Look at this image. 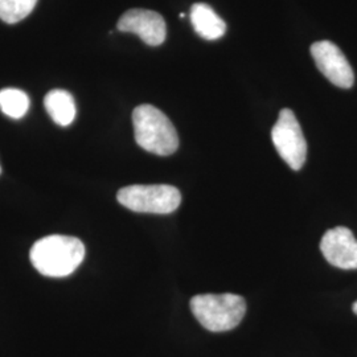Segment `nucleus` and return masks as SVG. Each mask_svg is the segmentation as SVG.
<instances>
[{"instance_id":"obj_13","label":"nucleus","mask_w":357,"mask_h":357,"mask_svg":"<svg viewBox=\"0 0 357 357\" xmlns=\"http://www.w3.org/2000/svg\"><path fill=\"white\" fill-rule=\"evenodd\" d=\"M352 310H354V312H355V314H356L357 315V301L356 302H355V303H354V306H352Z\"/></svg>"},{"instance_id":"obj_14","label":"nucleus","mask_w":357,"mask_h":357,"mask_svg":"<svg viewBox=\"0 0 357 357\" xmlns=\"http://www.w3.org/2000/svg\"><path fill=\"white\" fill-rule=\"evenodd\" d=\"M0 174H1V167H0Z\"/></svg>"},{"instance_id":"obj_7","label":"nucleus","mask_w":357,"mask_h":357,"mask_svg":"<svg viewBox=\"0 0 357 357\" xmlns=\"http://www.w3.org/2000/svg\"><path fill=\"white\" fill-rule=\"evenodd\" d=\"M118 31L134 33L151 47L165 43L167 26L163 16L151 10L132 8L121 16L116 24Z\"/></svg>"},{"instance_id":"obj_2","label":"nucleus","mask_w":357,"mask_h":357,"mask_svg":"<svg viewBox=\"0 0 357 357\" xmlns=\"http://www.w3.org/2000/svg\"><path fill=\"white\" fill-rule=\"evenodd\" d=\"M135 141L149 153L168 156L178 150L176 128L163 112L153 105H141L132 113Z\"/></svg>"},{"instance_id":"obj_11","label":"nucleus","mask_w":357,"mask_h":357,"mask_svg":"<svg viewBox=\"0 0 357 357\" xmlns=\"http://www.w3.org/2000/svg\"><path fill=\"white\" fill-rule=\"evenodd\" d=\"M29 97L23 90L15 88L0 90V110L10 118H23L29 110Z\"/></svg>"},{"instance_id":"obj_3","label":"nucleus","mask_w":357,"mask_h":357,"mask_svg":"<svg viewBox=\"0 0 357 357\" xmlns=\"http://www.w3.org/2000/svg\"><path fill=\"white\" fill-rule=\"evenodd\" d=\"M191 311L197 321L211 332L236 328L246 314V302L234 294H203L191 299Z\"/></svg>"},{"instance_id":"obj_8","label":"nucleus","mask_w":357,"mask_h":357,"mask_svg":"<svg viewBox=\"0 0 357 357\" xmlns=\"http://www.w3.org/2000/svg\"><path fill=\"white\" fill-rule=\"evenodd\" d=\"M320 250L332 266L343 270H356L357 240L352 230L345 227L327 230L321 237Z\"/></svg>"},{"instance_id":"obj_12","label":"nucleus","mask_w":357,"mask_h":357,"mask_svg":"<svg viewBox=\"0 0 357 357\" xmlns=\"http://www.w3.org/2000/svg\"><path fill=\"white\" fill-rule=\"evenodd\" d=\"M38 0H0V19L4 23L16 24L33 11Z\"/></svg>"},{"instance_id":"obj_5","label":"nucleus","mask_w":357,"mask_h":357,"mask_svg":"<svg viewBox=\"0 0 357 357\" xmlns=\"http://www.w3.org/2000/svg\"><path fill=\"white\" fill-rule=\"evenodd\" d=\"M271 139L277 153L294 171L306 163L307 142L302 128L290 109H283L271 130Z\"/></svg>"},{"instance_id":"obj_9","label":"nucleus","mask_w":357,"mask_h":357,"mask_svg":"<svg viewBox=\"0 0 357 357\" xmlns=\"http://www.w3.org/2000/svg\"><path fill=\"white\" fill-rule=\"evenodd\" d=\"M191 23L200 38L211 41L222 38L227 31L225 22L205 3H196L192 6Z\"/></svg>"},{"instance_id":"obj_1","label":"nucleus","mask_w":357,"mask_h":357,"mask_svg":"<svg viewBox=\"0 0 357 357\" xmlns=\"http://www.w3.org/2000/svg\"><path fill=\"white\" fill-rule=\"evenodd\" d=\"M33 268L52 278L68 277L85 258V245L70 236L52 234L38 240L29 252Z\"/></svg>"},{"instance_id":"obj_4","label":"nucleus","mask_w":357,"mask_h":357,"mask_svg":"<svg viewBox=\"0 0 357 357\" xmlns=\"http://www.w3.org/2000/svg\"><path fill=\"white\" fill-rule=\"evenodd\" d=\"M118 203L132 212L168 215L178 209L181 193L176 187L168 184L128 185L116 193Z\"/></svg>"},{"instance_id":"obj_6","label":"nucleus","mask_w":357,"mask_h":357,"mask_svg":"<svg viewBox=\"0 0 357 357\" xmlns=\"http://www.w3.org/2000/svg\"><path fill=\"white\" fill-rule=\"evenodd\" d=\"M311 56L320 72L333 85L343 89L352 88L354 69L336 44L328 40L317 41L311 45Z\"/></svg>"},{"instance_id":"obj_10","label":"nucleus","mask_w":357,"mask_h":357,"mask_svg":"<svg viewBox=\"0 0 357 357\" xmlns=\"http://www.w3.org/2000/svg\"><path fill=\"white\" fill-rule=\"evenodd\" d=\"M45 110L54 123L66 128L76 118V103L73 96L63 89H53L44 98Z\"/></svg>"}]
</instances>
